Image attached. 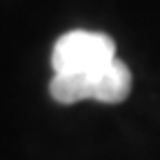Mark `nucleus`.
Returning <instances> with one entry per match:
<instances>
[{
  "mask_svg": "<svg viewBox=\"0 0 160 160\" xmlns=\"http://www.w3.org/2000/svg\"><path fill=\"white\" fill-rule=\"evenodd\" d=\"M49 93L60 105H73L85 98L105 105H118L131 93V71L122 60L113 58L105 67L85 73H53Z\"/></svg>",
  "mask_w": 160,
  "mask_h": 160,
  "instance_id": "obj_1",
  "label": "nucleus"
},
{
  "mask_svg": "<svg viewBox=\"0 0 160 160\" xmlns=\"http://www.w3.org/2000/svg\"><path fill=\"white\" fill-rule=\"evenodd\" d=\"M116 58L113 38L100 31L73 29L60 36L51 51L53 73H85L105 67Z\"/></svg>",
  "mask_w": 160,
  "mask_h": 160,
  "instance_id": "obj_2",
  "label": "nucleus"
}]
</instances>
